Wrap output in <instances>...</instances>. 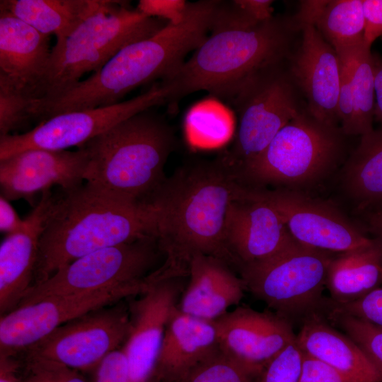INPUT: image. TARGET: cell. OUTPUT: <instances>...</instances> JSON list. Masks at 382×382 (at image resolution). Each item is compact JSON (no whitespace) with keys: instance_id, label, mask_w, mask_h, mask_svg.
<instances>
[{"instance_id":"7bdbcfd3","label":"cell","mask_w":382,"mask_h":382,"mask_svg":"<svg viewBox=\"0 0 382 382\" xmlns=\"http://www.w3.org/2000/svg\"><path fill=\"white\" fill-rule=\"evenodd\" d=\"M375 106L374 118L381 125L382 130V59L374 57Z\"/></svg>"},{"instance_id":"603a6c76","label":"cell","mask_w":382,"mask_h":382,"mask_svg":"<svg viewBox=\"0 0 382 382\" xmlns=\"http://www.w3.org/2000/svg\"><path fill=\"white\" fill-rule=\"evenodd\" d=\"M219 349L213 322L185 314L178 308L166 327L157 361L156 381L182 382Z\"/></svg>"},{"instance_id":"f1b7e54d","label":"cell","mask_w":382,"mask_h":382,"mask_svg":"<svg viewBox=\"0 0 382 382\" xmlns=\"http://www.w3.org/2000/svg\"><path fill=\"white\" fill-rule=\"evenodd\" d=\"M315 26L336 52L364 43L362 1H328Z\"/></svg>"},{"instance_id":"e575fe53","label":"cell","mask_w":382,"mask_h":382,"mask_svg":"<svg viewBox=\"0 0 382 382\" xmlns=\"http://www.w3.org/2000/svg\"><path fill=\"white\" fill-rule=\"evenodd\" d=\"M302 357L295 340L265 366L260 382H299Z\"/></svg>"},{"instance_id":"f546056e","label":"cell","mask_w":382,"mask_h":382,"mask_svg":"<svg viewBox=\"0 0 382 382\" xmlns=\"http://www.w3.org/2000/svg\"><path fill=\"white\" fill-rule=\"evenodd\" d=\"M262 372L227 355L219 348L182 382H260Z\"/></svg>"},{"instance_id":"83f0119b","label":"cell","mask_w":382,"mask_h":382,"mask_svg":"<svg viewBox=\"0 0 382 382\" xmlns=\"http://www.w3.org/2000/svg\"><path fill=\"white\" fill-rule=\"evenodd\" d=\"M337 53L350 80L354 108L352 135L363 136L374 130V57L364 43Z\"/></svg>"},{"instance_id":"d6986e66","label":"cell","mask_w":382,"mask_h":382,"mask_svg":"<svg viewBox=\"0 0 382 382\" xmlns=\"http://www.w3.org/2000/svg\"><path fill=\"white\" fill-rule=\"evenodd\" d=\"M224 238L237 270L269 260L298 243L272 207L248 199H235L230 204Z\"/></svg>"},{"instance_id":"277c9868","label":"cell","mask_w":382,"mask_h":382,"mask_svg":"<svg viewBox=\"0 0 382 382\" xmlns=\"http://www.w3.org/2000/svg\"><path fill=\"white\" fill-rule=\"evenodd\" d=\"M147 109L86 142L84 180L103 190L146 202L166 178L165 165L176 145L173 127Z\"/></svg>"},{"instance_id":"74e56055","label":"cell","mask_w":382,"mask_h":382,"mask_svg":"<svg viewBox=\"0 0 382 382\" xmlns=\"http://www.w3.org/2000/svg\"><path fill=\"white\" fill-rule=\"evenodd\" d=\"M187 4L184 0H140L137 8L149 17L175 23L183 19Z\"/></svg>"},{"instance_id":"7c38bea8","label":"cell","mask_w":382,"mask_h":382,"mask_svg":"<svg viewBox=\"0 0 382 382\" xmlns=\"http://www.w3.org/2000/svg\"><path fill=\"white\" fill-rule=\"evenodd\" d=\"M239 199H257L270 204L279 214L292 238L309 248L340 254L374 241L333 206L296 191L243 185Z\"/></svg>"},{"instance_id":"ac0fdd59","label":"cell","mask_w":382,"mask_h":382,"mask_svg":"<svg viewBox=\"0 0 382 382\" xmlns=\"http://www.w3.org/2000/svg\"><path fill=\"white\" fill-rule=\"evenodd\" d=\"M299 45L288 59V69L306 100V108L316 119L337 126V99L342 62L316 26H301Z\"/></svg>"},{"instance_id":"8fae6325","label":"cell","mask_w":382,"mask_h":382,"mask_svg":"<svg viewBox=\"0 0 382 382\" xmlns=\"http://www.w3.org/2000/svg\"><path fill=\"white\" fill-rule=\"evenodd\" d=\"M165 103L167 91L155 82L144 93L112 105L57 115L24 134L1 136L0 160L30 149L79 147L135 114Z\"/></svg>"},{"instance_id":"8d00e7d4","label":"cell","mask_w":382,"mask_h":382,"mask_svg":"<svg viewBox=\"0 0 382 382\" xmlns=\"http://www.w3.org/2000/svg\"><path fill=\"white\" fill-rule=\"evenodd\" d=\"M299 382H357L330 365L303 352Z\"/></svg>"},{"instance_id":"b9f144b4","label":"cell","mask_w":382,"mask_h":382,"mask_svg":"<svg viewBox=\"0 0 382 382\" xmlns=\"http://www.w3.org/2000/svg\"><path fill=\"white\" fill-rule=\"evenodd\" d=\"M17 358L0 356V382H25L20 374L21 361Z\"/></svg>"},{"instance_id":"4fadbf2b","label":"cell","mask_w":382,"mask_h":382,"mask_svg":"<svg viewBox=\"0 0 382 382\" xmlns=\"http://www.w3.org/2000/svg\"><path fill=\"white\" fill-rule=\"evenodd\" d=\"M129 325L128 303L122 300L63 324L22 354L54 360L81 372L93 371L124 344Z\"/></svg>"},{"instance_id":"52a82bcc","label":"cell","mask_w":382,"mask_h":382,"mask_svg":"<svg viewBox=\"0 0 382 382\" xmlns=\"http://www.w3.org/2000/svg\"><path fill=\"white\" fill-rule=\"evenodd\" d=\"M175 59L170 42L160 34L128 45L63 95L35 105L34 116L42 121L61 113L119 103L138 86L163 79Z\"/></svg>"},{"instance_id":"4316f807","label":"cell","mask_w":382,"mask_h":382,"mask_svg":"<svg viewBox=\"0 0 382 382\" xmlns=\"http://www.w3.org/2000/svg\"><path fill=\"white\" fill-rule=\"evenodd\" d=\"M344 184L361 209L382 201L381 129L361 136L345 166Z\"/></svg>"},{"instance_id":"d4e9b609","label":"cell","mask_w":382,"mask_h":382,"mask_svg":"<svg viewBox=\"0 0 382 382\" xmlns=\"http://www.w3.org/2000/svg\"><path fill=\"white\" fill-rule=\"evenodd\" d=\"M382 283V238L369 245L340 253L331 260L325 288L333 301L356 300Z\"/></svg>"},{"instance_id":"5bb4252c","label":"cell","mask_w":382,"mask_h":382,"mask_svg":"<svg viewBox=\"0 0 382 382\" xmlns=\"http://www.w3.org/2000/svg\"><path fill=\"white\" fill-rule=\"evenodd\" d=\"M144 291L137 287H119L54 295L18 306L1 316L0 356L17 357L63 324Z\"/></svg>"},{"instance_id":"f35d334b","label":"cell","mask_w":382,"mask_h":382,"mask_svg":"<svg viewBox=\"0 0 382 382\" xmlns=\"http://www.w3.org/2000/svg\"><path fill=\"white\" fill-rule=\"evenodd\" d=\"M337 114L343 134L349 136L352 135L354 122V101L349 73L342 62Z\"/></svg>"},{"instance_id":"1f68e13d","label":"cell","mask_w":382,"mask_h":382,"mask_svg":"<svg viewBox=\"0 0 382 382\" xmlns=\"http://www.w3.org/2000/svg\"><path fill=\"white\" fill-rule=\"evenodd\" d=\"M23 357L22 375L25 382H91L82 372L44 357L20 354Z\"/></svg>"},{"instance_id":"6da1fadb","label":"cell","mask_w":382,"mask_h":382,"mask_svg":"<svg viewBox=\"0 0 382 382\" xmlns=\"http://www.w3.org/2000/svg\"><path fill=\"white\" fill-rule=\"evenodd\" d=\"M241 185L235 167L225 157L187 162L165 179L146 202L164 255L155 272L158 277H187L196 255L213 256L234 267L225 243L224 225Z\"/></svg>"},{"instance_id":"f6af8a7d","label":"cell","mask_w":382,"mask_h":382,"mask_svg":"<svg viewBox=\"0 0 382 382\" xmlns=\"http://www.w3.org/2000/svg\"><path fill=\"white\" fill-rule=\"evenodd\" d=\"M380 204H381V207H380V208L382 209V201L380 202Z\"/></svg>"},{"instance_id":"44dd1931","label":"cell","mask_w":382,"mask_h":382,"mask_svg":"<svg viewBox=\"0 0 382 382\" xmlns=\"http://www.w3.org/2000/svg\"><path fill=\"white\" fill-rule=\"evenodd\" d=\"M51 52L49 35L0 8V83L22 91L33 102Z\"/></svg>"},{"instance_id":"ffe728a7","label":"cell","mask_w":382,"mask_h":382,"mask_svg":"<svg viewBox=\"0 0 382 382\" xmlns=\"http://www.w3.org/2000/svg\"><path fill=\"white\" fill-rule=\"evenodd\" d=\"M55 195L42 197L18 231L7 234L0 246V314L16 309L33 284L40 241Z\"/></svg>"},{"instance_id":"d6a6232c","label":"cell","mask_w":382,"mask_h":382,"mask_svg":"<svg viewBox=\"0 0 382 382\" xmlns=\"http://www.w3.org/2000/svg\"><path fill=\"white\" fill-rule=\"evenodd\" d=\"M31 103L22 91L0 83V137L10 134L31 120Z\"/></svg>"},{"instance_id":"cb8c5ba5","label":"cell","mask_w":382,"mask_h":382,"mask_svg":"<svg viewBox=\"0 0 382 382\" xmlns=\"http://www.w3.org/2000/svg\"><path fill=\"white\" fill-rule=\"evenodd\" d=\"M296 342L301 351L335 368L357 382H382L358 346L318 314L303 320Z\"/></svg>"},{"instance_id":"ba28073f","label":"cell","mask_w":382,"mask_h":382,"mask_svg":"<svg viewBox=\"0 0 382 382\" xmlns=\"http://www.w3.org/2000/svg\"><path fill=\"white\" fill-rule=\"evenodd\" d=\"M332 253L296 243L265 261L237 270L245 290L278 315L291 321L318 314L325 300Z\"/></svg>"},{"instance_id":"3957f363","label":"cell","mask_w":382,"mask_h":382,"mask_svg":"<svg viewBox=\"0 0 382 382\" xmlns=\"http://www.w3.org/2000/svg\"><path fill=\"white\" fill-rule=\"evenodd\" d=\"M300 33L293 16H274L250 28L211 32L188 59L160 81L167 102L201 91L231 98L257 72L286 61Z\"/></svg>"},{"instance_id":"60d3db41","label":"cell","mask_w":382,"mask_h":382,"mask_svg":"<svg viewBox=\"0 0 382 382\" xmlns=\"http://www.w3.org/2000/svg\"><path fill=\"white\" fill-rule=\"evenodd\" d=\"M24 225L9 201L0 197V231L7 234L19 231Z\"/></svg>"},{"instance_id":"2e32d148","label":"cell","mask_w":382,"mask_h":382,"mask_svg":"<svg viewBox=\"0 0 382 382\" xmlns=\"http://www.w3.org/2000/svg\"><path fill=\"white\" fill-rule=\"evenodd\" d=\"M89 162L83 146L76 151L30 149L0 160L1 195L8 201H33L38 193L59 185L62 190L81 185Z\"/></svg>"},{"instance_id":"ab89813d","label":"cell","mask_w":382,"mask_h":382,"mask_svg":"<svg viewBox=\"0 0 382 382\" xmlns=\"http://www.w3.org/2000/svg\"><path fill=\"white\" fill-rule=\"evenodd\" d=\"M364 18V43L371 47L382 35V0H361Z\"/></svg>"},{"instance_id":"4dcf8cb0","label":"cell","mask_w":382,"mask_h":382,"mask_svg":"<svg viewBox=\"0 0 382 382\" xmlns=\"http://www.w3.org/2000/svg\"><path fill=\"white\" fill-rule=\"evenodd\" d=\"M360 349L382 381V328L346 315L325 313Z\"/></svg>"},{"instance_id":"d590c367","label":"cell","mask_w":382,"mask_h":382,"mask_svg":"<svg viewBox=\"0 0 382 382\" xmlns=\"http://www.w3.org/2000/svg\"><path fill=\"white\" fill-rule=\"evenodd\" d=\"M93 372L91 382H129L128 362L122 347L106 355Z\"/></svg>"},{"instance_id":"30bf717a","label":"cell","mask_w":382,"mask_h":382,"mask_svg":"<svg viewBox=\"0 0 382 382\" xmlns=\"http://www.w3.org/2000/svg\"><path fill=\"white\" fill-rule=\"evenodd\" d=\"M285 62L261 69L230 98L238 114V127L233 148L225 157L236 166L261 154L304 108L299 102V89L284 66Z\"/></svg>"},{"instance_id":"8992f818","label":"cell","mask_w":382,"mask_h":382,"mask_svg":"<svg viewBox=\"0 0 382 382\" xmlns=\"http://www.w3.org/2000/svg\"><path fill=\"white\" fill-rule=\"evenodd\" d=\"M340 127L313 117L306 106L253 160L235 166L245 185L299 186L317 181L329 173L343 152Z\"/></svg>"},{"instance_id":"484cf974","label":"cell","mask_w":382,"mask_h":382,"mask_svg":"<svg viewBox=\"0 0 382 382\" xmlns=\"http://www.w3.org/2000/svg\"><path fill=\"white\" fill-rule=\"evenodd\" d=\"M106 0H1L4 9L39 32L54 35L57 41L69 36Z\"/></svg>"},{"instance_id":"ee69618b","label":"cell","mask_w":382,"mask_h":382,"mask_svg":"<svg viewBox=\"0 0 382 382\" xmlns=\"http://www.w3.org/2000/svg\"><path fill=\"white\" fill-rule=\"evenodd\" d=\"M369 230L376 236V238H382V209L380 208L371 212L368 216Z\"/></svg>"},{"instance_id":"7402d4cb","label":"cell","mask_w":382,"mask_h":382,"mask_svg":"<svg viewBox=\"0 0 382 382\" xmlns=\"http://www.w3.org/2000/svg\"><path fill=\"white\" fill-rule=\"evenodd\" d=\"M189 280L178 303L187 315L213 321L240 303L245 290L243 281L226 262L205 255H195L189 265Z\"/></svg>"},{"instance_id":"e0dca14e","label":"cell","mask_w":382,"mask_h":382,"mask_svg":"<svg viewBox=\"0 0 382 382\" xmlns=\"http://www.w3.org/2000/svg\"><path fill=\"white\" fill-rule=\"evenodd\" d=\"M212 322L220 349L260 371L296 338L291 321L274 312L245 306L228 311Z\"/></svg>"},{"instance_id":"5b68a950","label":"cell","mask_w":382,"mask_h":382,"mask_svg":"<svg viewBox=\"0 0 382 382\" xmlns=\"http://www.w3.org/2000/svg\"><path fill=\"white\" fill-rule=\"evenodd\" d=\"M168 23L127 1H106L69 36L57 41L30 108L63 95L86 73L98 71L122 48L152 37Z\"/></svg>"},{"instance_id":"9c48e42d","label":"cell","mask_w":382,"mask_h":382,"mask_svg":"<svg viewBox=\"0 0 382 382\" xmlns=\"http://www.w3.org/2000/svg\"><path fill=\"white\" fill-rule=\"evenodd\" d=\"M164 257L157 239L149 237L103 248L60 268L31 286L18 306L42 298L91 293L119 287L146 289L159 258Z\"/></svg>"},{"instance_id":"836d02e7","label":"cell","mask_w":382,"mask_h":382,"mask_svg":"<svg viewBox=\"0 0 382 382\" xmlns=\"http://www.w3.org/2000/svg\"><path fill=\"white\" fill-rule=\"evenodd\" d=\"M323 314L334 313L356 317L382 328V287H377L364 296L347 303L325 301Z\"/></svg>"},{"instance_id":"7a4b0ae2","label":"cell","mask_w":382,"mask_h":382,"mask_svg":"<svg viewBox=\"0 0 382 382\" xmlns=\"http://www.w3.org/2000/svg\"><path fill=\"white\" fill-rule=\"evenodd\" d=\"M61 190L55 195L40 241L33 286L91 253L156 238L149 204L121 197L87 182Z\"/></svg>"},{"instance_id":"9a60e30c","label":"cell","mask_w":382,"mask_h":382,"mask_svg":"<svg viewBox=\"0 0 382 382\" xmlns=\"http://www.w3.org/2000/svg\"><path fill=\"white\" fill-rule=\"evenodd\" d=\"M185 277L154 280L141 294L129 298L130 325L122 347L129 382H156V369L166 325L178 308Z\"/></svg>"}]
</instances>
